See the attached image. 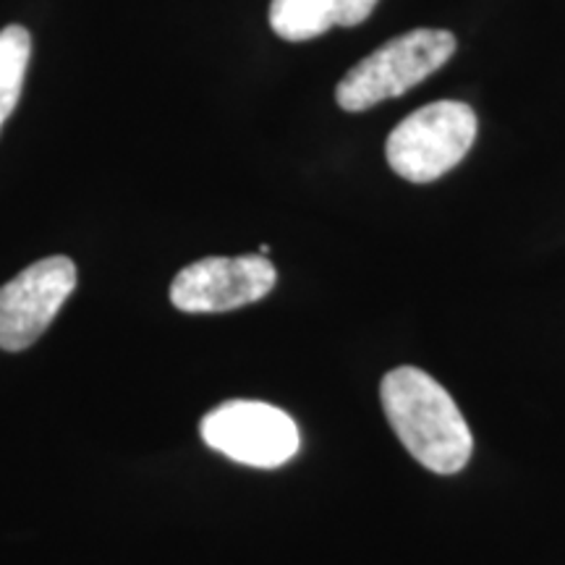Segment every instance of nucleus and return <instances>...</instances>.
<instances>
[{"label": "nucleus", "instance_id": "nucleus-5", "mask_svg": "<svg viewBox=\"0 0 565 565\" xmlns=\"http://www.w3.org/2000/svg\"><path fill=\"white\" fill-rule=\"evenodd\" d=\"M278 273L263 254L204 257L171 282V301L186 315H217L249 307L275 288Z\"/></svg>", "mask_w": 565, "mask_h": 565}, {"label": "nucleus", "instance_id": "nucleus-2", "mask_svg": "<svg viewBox=\"0 0 565 565\" xmlns=\"http://www.w3.org/2000/svg\"><path fill=\"white\" fill-rule=\"evenodd\" d=\"M456 38L448 30H412L387 40L343 76L335 100L343 110L362 113L374 105L406 95L433 76L456 53Z\"/></svg>", "mask_w": 565, "mask_h": 565}, {"label": "nucleus", "instance_id": "nucleus-8", "mask_svg": "<svg viewBox=\"0 0 565 565\" xmlns=\"http://www.w3.org/2000/svg\"><path fill=\"white\" fill-rule=\"evenodd\" d=\"M30 55L32 38L24 26L11 24L0 30V129L17 108L21 87H24L26 66H30Z\"/></svg>", "mask_w": 565, "mask_h": 565}, {"label": "nucleus", "instance_id": "nucleus-1", "mask_svg": "<svg viewBox=\"0 0 565 565\" xmlns=\"http://www.w3.org/2000/svg\"><path fill=\"white\" fill-rule=\"evenodd\" d=\"M380 398L393 433L424 469L435 475H456L475 450L469 424L450 393L416 366L387 372Z\"/></svg>", "mask_w": 565, "mask_h": 565}, {"label": "nucleus", "instance_id": "nucleus-6", "mask_svg": "<svg viewBox=\"0 0 565 565\" xmlns=\"http://www.w3.org/2000/svg\"><path fill=\"white\" fill-rule=\"evenodd\" d=\"M76 288V265L47 257L0 286V349L24 351L51 328Z\"/></svg>", "mask_w": 565, "mask_h": 565}, {"label": "nucleus", "instance_id": "nucleus-3", "mask_svg": "<svg viewBox=\"0 0 565 565\" xmlns=\"http://www.w3.org/2000/svg\"><path fill=\"white\" fill-rule=\"evenodd\" d=\"M477 139V113L466 103L437 100L406 116L385 145L387 166L401 179L429 183L454 171Z\"/></svg>", "mask_w": 565, "mask_h": 565}, {"label": "nucleus", "instance_id": "nucleus-4", "mask_svg": "<svg viewBox=\"0 0 565 565\" xmlns=\"http://www.w3.org/2000/svg\"><path fill=\"white\" fill-rule=\"evenodd\" d=\"M200 429L212 450L254 469H278L299 454L296 422L263 401H228L212 408Z\"/></svg>", "mask_w": 565, "mask_h": 565}, {"label": "nucleus", "instance_id": "nucleus-7", "mask_svg": "<svg viewBox=\"0 0 565 565\" xmlns=\"http://www.w3.org/2000/svg\"><path fill=\"white\" fill-rule=\"evenodd\" d=\"M377 3L380 0H273L270 26L280 40H315L333 26L362 24Z\"/></svg>", "mask_w": 565, "mask_h": 565}]
</instances>
